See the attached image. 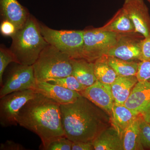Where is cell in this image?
Wrapping results in <instances>:
<instances>
[{"label":"cell","mask_w":150,"mask_h":150,"mask_svg":"<svg viewBox=\"0 0 150 150\" xmlns=\"http://www.w3.org/2000/svg\"><path fill=\"white\" fill-rule=\"evenodd\" d=\"M60 108L65 137L72 142H93L111 126L110 115L82 96Z\"/></svg>","instance_id":"6da1fadb"},{"label":"cell","mask_w":150,"mask_h":150,"mask_svg":"<svg viewBox=\"0 0 150 150\" xmlns=\"http://www.w3.org/2000/svg\"><path fill=\"white\" fill-rule=\"evenodd\" d=\"M17 121L40 137L41 150H46L51 142L65 137L60 104L40 93L22 108Z\"/></svg>","instance_id":"7a4b0ae2"},{"label":"cell","mask_w":150,"mask_h":150,"mask_svg":"<svg viewBox=\"0 0 150 150\" xmlns=\"http://www.w3.org/2000/svg\"><path fill=\"white\" fill-rule=\"evenodd\" d=\"M11 37L10 49L21 64L33 65L48 44L41 34L40 23L31 15L24 26Z\"/></svg>","instance_id":"3957f363"},{"label":"cell","mask_w":150,"mask_h":150,"mask_svg":"<svg viewBox=\"0 0 150 150\" xmlns=\"http://www.w3.org/2000/svg\"><path fill=\"white\" fill-rule=\"evenodd\" d=\"M33 66L38 81L48 82L71 76L72 73L71 58L50 44L41 51Z\"/></svg>","instance_id":"277c9868"},{"label":"cell","mask_w":150,"mask_h":150,"mask_svg":"<svg viewBox=\"0 0 150 150\" xmlns=\"http://www.w3.org/2000/svg\"><path fill=\"white\" fill-rule=\"evenodd\" d=\"M40 27L41 34L48 44L71 59H81L84 30H57L40 23Z\"/></svg>","instance_id":"5b68a950"},{"label":"cell","mask_w":150,"mask_h":150,"mask_svg":"<svg viewBox=\"0 0 150 150\" xmlns=\"http://www.w3.org/2000/svg\"><path fill=\"white\" fill-rule=\"evenodd\" d=\"M118 33L99 28L84 30L81 59L94 62L105 56L117 42Z\"/></svg>","instance_id":"8992f818"},{"label":"cell","mask_w":150,"mask_h":150,"mask_svg":"<svg viewBox=\"0 0 150 150\" xmlns=\"http://www.w3.org/2000/svg\"><path fill=\"white\" fill-rule=\"evenodd\" d=\"M37 93L33 89L14 92L1 98L0 124L4 127L18 125L17 118L25 103L35 97Z\"/></svg>","instance_id":"52a82bcc"},{"label":"cell","mask_w":150,"mask_h":150,"mask_svg":"<svg viewBox=\"0 0 150 150\" xmlns=\"http://www.w3.org/2000/svg\"><path fill=\"white\" fill-rule=\"evenodd\" d=\"M33 66L16 64L3 81L0 98L14 92L33 89L36 83Z\"/></svg>","instance_id":"ba28073f"},{"label":"cell","mask_w":150,"mask_h":150,"mask_svg":"<svg viewBox=\"0 0 150 150\" xmlns=\"http://www.w3.org/2000/svg\"><path fill=\"white\" fill-rule=\"evenodd\" d=\"M124 105L150 123V81L138 82Z\"/></svg>","instance_id":"9c48e42d"},{"label":"cell","mask_w":150,"mask_h":150,"mask_svg":"<svg viewBox=\"0 0 150 150\" xmlns=\"http://www.w3.org/2000/svg\"><path fill=\"white\" fill-rule=\"evenodd\" d=\"M123 8L135 27V32L147 37L150 34V17L144 0H125Z\"/></svg>","instance_id":"30bf717a"},{"label":"cell","mask_w":150,"mask_h":150,"mask_svg":"<svg viewBox=\"0 0 150 150\" xmlns=\"http://www.w3.org/2000/svg\"><path fill=\"white\" fill-rule=\"evenodd\" d=\"M84 97L108 113L110 116L114 103L111 85L102 83L97 81L92 85L87 87L80 92Z\"/></svg>","instance_id":"8fae6325"},{"label":"cell","mask_w":150,"mask_h":150,"mask_svg":"<svg viewBox=\"0 0 150 150\" xmlns=\"http://www.w3.org/2000/svg\"><path fill=\"white\" fill-rule=\"evenodd\" d=\"M33 89L37 93L53 100L60 105L74 102L81 96L78 92L70 90L48 82L36 81Z\"/></svg>","instance_id":"7c38bea8"},{"label":"cell","mask_w":150,"mask_h":150,"mask_svg":"<svg viewBox=\"0 0 150 150\" xmlns=\"http://www.w3.org/2000/svg\"><path fill=\"white\" fill-rule=\"evenodd\" d=\"M141 41L132 37H119L118 35L115 45L108 51L105 56L115 57L125 61L140 60Z\"/></svg>","instance_id":"4fadbf2b"},{"label":"cell","mask_w":150,"mask_h":150,"mask_svg":"<svg viewBox=\"0 0 150 150\" xmlns=\"http://www.w3.org/2000/svg\"><path fill=\"white\" fill-rule=\"evenodd\" d=\"M1 12L4 20L14 25L17 30L26 23L30 15L17 0H0Z\"/></svg>","instance_id":"5bb4252c"},{"label":"cell","mask_w":150,"mask_h":150,"mask_svg":"<svg viewBox=\"0 0 150 150\" xmlns=\"http://www.w3.org/2000/svg\"><path fill=\"white\" fill-rule=\"evenodd\" d=\"M72 75L81 84L86 87L92 85L98 81L95 75L94 62L83 59H71Z\"/></svg>","instance_id":"9a60e30c"},{"label":"cell","mask_w":150,"mask_h":150,"mask_svg":"<svg viewBox=\"0 0 150 150\" xmlns=\"http://www.w3.org/2000/svg\"><path fill=\"white\" fill-rule=\"evenodd\" d=\"M93 144L95 150H124L123 138L112 126L103 130Z\"/></svg>","instance_id":"2e32d148"},{"label":"cell","mask_w":150,"mask_h":150,"mask_svg":"<svg viewBox=\"0 0 150 150\" xmlns=\"http://www.w3.org/2000/svg\"><path fill=\"white\" fill-rule=\"evenodd\" d=\"M138 115L124 105L118 104L114 102L110 115L111 126L123 138L124 131Z\"/></svg>","instance_id":"e0dca14e"},{"label":"cell","mask_w":150,"mask_h":150,"mask_svg":"<svg viewBox=\"0 0 150 150\" xmlns=\"http://www.w3.org/2000/svg\"><path fill=\"white\" fill-rule=\"evenodd\" d=\"M138 82L136 76H118L111 85V91L114 102L124 105L136 84Z\"/></svg>","instance_id":"ac0fdd59"},{"label":"cell","mask_w":150,"mask_h":150,"mask_svg":"<svg viewBox=\"0 0 150 150\" xmlns=\"http://www.w3.org/2000/svg\"><path fill=\"white\" fill-rule=\"evenodd\" d=\"M99 28L102 30L118 34L135 32L134 24L127 12L123 8L118 11L108 23Z\"/></svg>","instance_id":"d6986e66"},{"label":"cell","mask_w":150,"mask_h":150,"mask_svg":"<svg viewBox=\"0 0 150 150\" xmlns=\"http://www.w3.org/2000/svg\"><path fill=\"white\" fill-rule=\"evenodd\" d=\"M123 142L124 150H144L140 141L139 115L124 131Z\"/></svg>","instance_id":"ffe728a7"},{"label":"cell","mask_w":150,"mask_h":150,"mask_svg":"<svg viewBox=\"0 0 150 150\" xmlns=\"http://www.w3.org/2000/svg\"><path fill=\"white\" fill-rule=\"evenodd\" d=\"M106 62L115 71L118 76H136L138 70V63L135 61H128L122 59L103 56Z\"/></svg>","instance_id":"44dd1931"},{"label":"cell","mask_w":150,"mask_h":150,"mask_svg":"<svg viewBox=\"0 0 150 150\" xmlns=\"http://www.w3.org/2000/svg\"><path fill=\"white\" fill-rule=\"evenodd\" d=\"M95 75L102 83L111 85L118 76L115 71L108 64L105 59L101 58L94 62Z\"/></svg>","instance_id":"7402d4cb"},{"label":"cell","mask_w":150,"mask_h":150,"mask_svg":"<svg viewBox=\"0 0 150 150\" xmlns=\"http://www.w3.org/2000/svg\"><path fill=\"white\" fill-rule=\"evenodd\" d=\"M50 83L57 85L70 90L79 93L87 87L81 84L72 75L48 81Z\"/></svg>","instance_id":"603a6c76"},{"label":"cell","mask_w":150,"mask_h":150,"mask_svg":"<svg viewBox=\"0 0 150 150\" xmlns=\"http://www.w3.org/2000/svg\"><path fill=\"white\" fill-rule=\"evenodd\" d=\"M18 64L16 57L10 49L5 47L0 48V85L2 86L4 72L9 64L11 63Z\"/></svg>","instance_id":"cb8c5ba5"},{"label":"cell","mask_w":150,"mask_h":150,"mask_svg":"<svg viewBox=\"0 0 150 150\" xmlns=\"http://www.w3.org/2000/svg\"><path fill=\"white\" fill-rule=\"evenodd\" d=\"M139 116L140 141L144 149L150 150V123Z\"/></svg>","instance_id":"d4e9b609"},{"label":"cell","mask_w":150,"mask_h":150,"mask_svg":"<svg viewBox=\"0 0 150 150\" xmlns=\"http://www.w3.org/2000/svg\"><path fill=\"white\" fill-rule=\"evenodd\" d=\"M136 76L138 82L150 81V60L141 61L138 63Z\"/></svg>","instance_id":"484cf974"},{"label":"cell","mask_w":150,"mask_h":150,"mask_svg":"<svg viewBox=\"0 0 150 150\" xmlns=\"http://www.w3.org/2000/svg\"><path fill=\"white\" fill-rule=\"evenodd\" d=\"M72 142L66 137H61L51 142L46 150H71Z\"/></svg>","instance_id":"4316f807"},{"label":"cell","mask_w":150,"mask_h":150,"mask_svg":"<svg viewBox=\"0 0 150 150\" xmlns=\"http://www.w3.org/2000/svg\"><path fill=\"white\" fill-rule=\"evenodd\" d=\"M150 60V34L141 41V56L140 61Z\"/></svg>","instance_id":"83f0119b"},{"label":"cell","mask_w":150,"mask_h":150,"mask_svg":"<svg viewBox=\"0 0 150 150\" xmlns=\"http://www.w3.org/2000/svg\"><path fill=\"white\" fill-rule=\"evenodd\" d=\"M17 30L13 23L6 20H4L1 25V32L5 36H13L16 33Z\"/></svg>","instance_id":"f1b7e54d"},{"label":"cell","mask_w":150,"mask_h":150,"mask_svg":"<svg viewBox=\"0 0 150 150\" xmlns=\"http://www.w3.org/2000/svg\"><path fill=\"white\" fill-rule=\"evenodd\" d=\"M93 150V142H72V150Z\"/></svg>","instance_id":"f546056e"},{"label":"cell","mask_w":150,"mask_h":150,"mask_svg":"<svg viewBox=\"0 0 150 150\" xmlns=\"http://www.w3.org/2000/svg\"><path fill=\"white\" fill-rule=\"evenodd\" d=\"M0 149L2 150H25L21 145L11 141H7L1 145Z\"/></svg>","instance_id":"4dcf8cb0"},{"label":"cell","mask_w":150,"mask_h":150,"mask_svg":"<svg viewBox=\"0 0 150 150\" xmlns=\"http://www.w3.org/2000/svg\"><path fill=\"white\" fill-rule=\"evenodd\" d=\"M148 1L150 3V0H148Z\"/></svg>","instance_id":"1f68e13d"}]
</instances>
